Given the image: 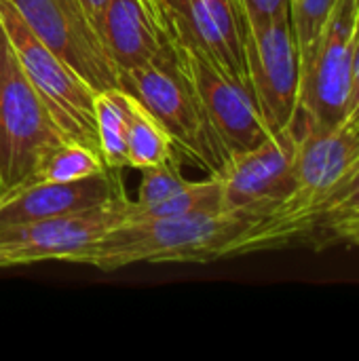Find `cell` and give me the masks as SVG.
I'll return each instance as SVG.
<instances>
[{
  "label": "cell",
  "mask_w": 359,
  "mask_h": 361,
  "mask_svg": "<svg viewBox=\"0 0 359 361\" xmlns=\"http://www.w3.org/2000/svg\"><path fill=\"white\" fill-rule=\"evenodd\" d=\"M358 137H359V129H358Z\"/></svg>",
  "instance_id": "26"
},
{
  "label": "cell",
  "mask_w": 359,
  "mask_h": 361,
  "mask_svg": "<svg viewBox=\"0 0 359 361\" xmlns=\"http://www.w3.org/2000/svg\"><path fill=\"white\" fill-rule=\"evenodd\" d=\"M222 207V186L218 176H207L205 180H190L180 192L171 195L169 199L150 205L140 212H129L125 222L133 220H152V218H176L188 214H203V212H220Z\"/></svg>",
  "instance_id": "18"
},
{
  "label": "cell",
  "mask_w": 359,
  "mask_h": 361,
  "mask_svg": "<svg viewBox=\"0 0 359 361\" xmlns=\"http://www.w3.org/2000/svg\"><path fill=\"white\" fill-rule=\"evenodd\" d=\"M359 0H336L311 59L300 70L296 118L315 127H341L347 118Z\"/></svg>",
  "instance_id": "6"
},
{
  "label": "cell",
  "mask_w": 359,
  "mask_h": 361,
  "mask_svg": "<svg viewBox=\"0 0 359 361\" xmlns=\"http://www.w3.org/2000/svg\"><path fill=\"white\" fill-rule=\"evenodd\" d=\"M345 125L353 131L359 129V21L355 32V47H353V68H351V89H349V102H347V118Z\"/></svg>",
  "instance_id": "22"
},
{
  "label": "cell",
  "mask_w": 359,
  "mask_h": 361,
  "mask_svg": "<svg viewBox=\"0 0 359 361\" xmlns=\"http://www.w3.org/2000/svg\"><path fill=\"white\" fill-rule=\"evenodd\" d=\"M144 2V6L152 13V17L157 19V23L163 27V23H161V0H142Z\"/></svg>",
  "instance_id": "25"
},
{
  "label": "cell",
  "mask_w": 359,
  "mask_h": 361,
  "mask_svg": "<svg viewBox=\"0 0 359 361\" xmlns=\"http://www.w3.org/2000/svg\"><path fill=\"white\" fill-rule=\"evenodd\" d=\"M256 222L226 209L123 222L85 250L74 264L110 273L131 264L214 262L235 258L237 243Z\"/></svg>",
  "instance_id": "1"
},
{
  "label": "cell",
  "mask_w": 359,
  "mask_h": 361,
  "mask_svg": "<svg viewBox=\"0 0 359 361\" xmlns=\"http://www.w3.org/2000/svg\"><path fill=\"white\" fill-rule=\"evenodd\" d=\"M161 23L176 44L248 82L245 25L237 0H161Z\"/></svg>",
  "instance_id": "11"
},
{
  "label": "cell",
  "mask_w": 359,
  "mask_h": 361,
  "mask_svg": "<svg viewBox=\"0 0 359 361\" xmlns=\"http://www.w3.org/2000/svg\"><path fill=\"white\" fill-rule=\"evenodd\" d=\"M28 27L95 91L118 87V72L78 0H8Z\"/></svg>",
  "instance_id": "10"
},
{
  "label": "cell",
  "mask_w": 359,
  "mask_h": 361,
  "mask_svg": "<svg viewBox=\"0 0 359 361\" xmlns=\"http://www.w3.org/2000/svg\"><path fill=\"white\" fill-rule=\"evenodd\" d=\"M182 165H184V157L180 152H176L165 163L142 169V182L138 188V197L129 199L127 214L146 209V207L157 205V203L169 199L171 195L180 192L190 182L182 176Z\"/></svg>",
  "instance_id": "19"
},
{
  "label": "cell",
  "mask_w": 359,
  "mask_h": 361,
  "mask_svg": "<svg viewBox=\"0 0 359 361\" xmlns=\"http://www.w3.org/2000/svg\"><path fill=\"white\" fill-rule=\"evenodd\" d=\"M78 2L83 4V8L87 11V15L91 17L93 25H95L97 17L102 15V11H104V6H106V2H108V0H78Z\"/></svg>",
  "instance_id": "24"
},
{
  "label": "cell",
  "mask_w": 359,
  "mask_h": 361,
  "mask_svg": "<svg viewBox=\"0 0 359 361\" xmlns=\"http://www.w3.org/2000/svg\"><path fill=\"white\" fill-rule=\"evenodd\" d=\"M294 127L273 133L252 150L231 154L216 173L222 186V207L252 220L275 212L294 192Z\"/></svg>",
  "instance_id": "8"
},
{
  "label": "cell",
  "mask_w": 359,
  "mask_h": 361,
  "mask_svg": "<svg viewBox=\"0 0 359 361\" xmlns=\"http://www.w3.org/2000/svg\"><path fill=\"white\" fill-rule=\"evenodd\" d=\"M245 70L269 131L292 127L300 97V55L290 19L245 25Z\"/></svg>",
  "instance_id": "9"
},
{
  "label": "cell",
  "mask_w": 359,
  "mask_h": 361,
  "mask_svg": "<svg viewBox=\"0 0 359 361\" xmlns=\"http://www.w3.org/2000/svg\"><path fill=\"white\" fill-rule=\"evenodd\" d=\"M129 197L36 222L0 228V269L28 267L47 260L76 262V258L127 218Z\"/></svg>",
  "instance_id": "7"
},
{
  "label": "cell",
  "mask_w": 359,
  "mask_h": 361,
  "mask_svg": "<svg viewBox=\"0 0 359 361\" xmlns=\"http://www.w3.org/2000/svg\"><path fill=\"white\" fill-rule=\"evenodd\" d=\"M243 25L260 27L279 19H290V0H237Z\"/></svg>",
  "instance_id": "21"
},
{
  "label": "cell",
  "mask_w": 359,
  "mask_h": 361,
  "mask_svg": "<svg viewBox=\"0 0 359 361\" xmlns=\"http://www.w3.org/2000/svg\"><path fill=\"white\" fill-rule=\"evenodd\" d=\"M353 218H355V216H353Z\"/></svg>",
  "instance_id": "27"
},
{
  "label": "cell",
  "mask_w": 359,
  "mask_h": 361,
  "mask_svg": "<svg viewBox=\"0 0 359 361\" xmlns=\"http://www.w3.org/2000/svg\"><path fill=\"white\" fill-rule=\"evenodd\" d=\"M133 97L121 89H104L95 93V133L97 148L108 169L127 167V131Z\"/></svg>",
  "instance_id": "15"
},
{
  "label": "cell",
  "mask_w": 359,
  "mask_h": 361,
  "mask_svg": "<svg viewBox=\"0 0 359 361\" xmlns=\"http://www.w3.org/2000/svg\"><path fill=\"white\" fill-rule=\"evenodd\" d=\"M106 163L102 154L80 142L66 140L57 148H53L42 163L17 186H40V184H61V182H74L83 178H91L95 173L106 171Z\"/></svg>",
  "instance_id": "16"
},
{
  "label": "cell",
  "mask_w": 359,
  "mask_h": 361,
  "mask_svg": "<svg viewBox=\"0 0 359 361\" xmlns=\"http://www.w3.org/2000/svg\"><path fill=\"white\" fill-rule=\"evenodd\" d=\"M118 87L131 93L169 133L184 159L220 173L229 152L218 142L180 47L167 36L159 53L144 66L118 74Z\"/></svg>",
  "instance_id": "3"
},
{
  "label": "cell",
  "mask_w": 359,
  "mask_h": 361,
  "mask_svg": "<svg viewBox=\"0 0 359 361\" xmlns=\"http://www.w3.org/2000/svg\"><path fill=\"white\" fill-rule=\"evenodd\" d=\"M176 152L180 150L174 146L163 125L133 97L129 131H127V167L142 171L165 163Z\"/></svg>",
  "instance_id": "17"
},
{
  "label": "cell",
  "mask_w": 359,
  "mask_h": 361,
  "mask_svg": "<svg viewBox=\"0 0 359 361\" xmlns=\"http://www.w3.org/2000/svg\"><path fill=\"white\" fill-rule=\"evenodd\" d=\"M0 25L63 137L99 152L93 108L97 91L28 27L8 0H0Z\"/></svg>",
  "instance_id": "4"
},
{
  "label": "cell",
  "mask_w": 359,
  "mask_h": 361,
  "mask_svg": "<svg viewBox=\"0 0 359 361\" xmlns=\"http://www.w3.org/2000/svg\"><path fill=\"white\" fill-rule=\"evenodd\" d=\"M123 197L127 192L118 169H106L74 182L13 188L0 192V228L85 212Z\"/></svg>",
  "instance_id": "13"
},
{
  "label": "cell",
  "mask_w": 359,
  "mask_h": 361,
  "mask_svg": "<svg viewBox=\"0 0 359 361\" xmlns=\"http://www.w3.org/2000/svg\"><path fill=\"white\" fill-rule=\"evenodd\" d=\"M180 51L201 97L205 116L229 157L252 150L273 135L248 82L226 74L199 53L186 51L182 47Z\"/></svg>",
  "instance_id": "12"
},
{
  "label": "cell",
  "mask_w": 359,
  "mask_h": 361,
  "mask_svg": "<svg viewBox=\"0 0 359 361\" xmlns=\"http://www.w3.org/2000/svg\"><path fill=\"white\" fill-rule=\"evenodd\" d=\"M334 4L336 0H290V23L300 55V70L311 59Z\"/></svg>",
  "instance_id": "20"
},
{
  "label": "cell",
  "mask_w": 359,
  "mask_h": 361,
  "mask_svg": "<svg viewBox=\"0 0 359 361\" xmlns=\"http://www.w3.org/2000/svg\"><path fill=\"white\" fill-rule=\"evenodd\" d=\"M95 30L118 74L148 63L167 40L142 0H108Z\"/></svg>",
  "instance_id": "14"
},
{
  "label": "cell",
  "mask_w": 359,
  "mask_h": 361,
  "mask_svg": "<svg viewBox=\"0 0 359 361\" xmlns=\"http://www.w3.org/2000/svg\"><path fill=\"white\" fill-rule=\"evenodd\" d=\"M330 235L336 239V241H345L347 245H353V247H359V216L355 218H349L341 224H336Z\"/></svg>",
  "instance_id": "23"
},
{
  "label": "cell",
  "mask_w": 359,
  "mask_h": 361,
  "mask_svg": "<svg viewBox=\"0 0 359 361\" xmlns=\"http://www.w3.org/2000/svg\"><path fill=\"white\" fill-rule=\"evenodd\" d=\"M292 127L296 133L294 192L275 212L248 226L235 256L281 247L311 235L313 209L359 157L358 131L347 125L315 127L294 118Z\"/></svg>",
  "instance_id": "2"
},
{
  "label": "cell",
  "mask_w": 359,
  "mask_h": 361,
  "mask_svg": "<svg viewBox=\"0 0 359 361\" xmlns=\"http://www.w3.org/2000/svg\"><path fill=\"white\" fill-rule=\"evenodd\" d=\"M63 142L0 25V192L17 188Z\"/></svg>",
  "instance_id": "5"
}]
</instances>
